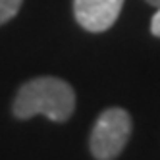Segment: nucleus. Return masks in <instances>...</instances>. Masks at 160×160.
I'll use <instances>...</instances> for the list:
<instances>
[{"label": "nucleus", "instance_id": "nucleus-1", "mask_svg": "<svg viewBox=\"0 0 160 160\" xmlns=\"http://www.w3.org/2000/svg\"><path fill=\"white\" fill-rule=\"evenodd\" d=\"M75 110V93L72 85L58 77H35L19 87L14 100V116L29 120L47 116L52 122H66Z\"/></svg>", "mask_w": 160, "mask_h": 160}, {"label": "nucleus", "instance_id": "nucleus-2", "mask_svg": "<svg viewBox=\"0 0 160 160\" xmlns=\"http://www.w3.org/2000/svg\"><path fill=\"white\" fill-rule=\"evenodd\" d=\"M131 135V118L123 108H108L97 118L91 131V152L97 160H114Z\"/></svg>", "mask_w": 160, "mask_h": 160}, {"label": "nucleus", "instance_id": "nucleus-3", "mask_svg": "<svg viewBox=\"0 0 160 160\" xmlns=\"http://www.w3.org/2000/svg\"><path fill=\"white\" fill-rule=\"evenodd\" d=\"M123 0H73L77 23L91 33L110 29L122 12Z\"/></svg>", "mask_w": 160, "mask_h": 160}, {"label": "nucleus", "instance_id": "nucleus-4", "mask_svg": "<svg viewBox=\"0 0 160 160\" xmlns=\"http://www.w3.org/2000/svg\"><path fill=\"white\" fill-rule=\"evenodd\" d=\"M23 0H0V25L10 21L21 8Z\"/></svg>", "mask_w": 160, "mask_h": 160}, {"label": "nucleus", "instance_id": "nucleus-5", "mask_svg": "<svg viewBox=\"0 0 160 160\" xmlns=\"http://www.w3.org/2000/svg\"><path fill=\"white\" fill-rule=\"evenodd\" d=\"M151 31H152V35L160 37V6L156 10V14L152 16V19H151Z\"/></svg>", "mask_w": 160, "mask_h": 160}, {"label": "nucleus", "instance_id": "nucleus-6", "mask_svg": "<svg viewBox=\"0 0 160 160\" xmlns=\"http://www.w3.org/2000/svg\"><path fill=\"white\" fill-rule=\"evenodd\" d=\"M148 4H152V6H160V0H147Z\"/></svg>", "mask_w": 160, "mask_h": 160}]
</instances>
